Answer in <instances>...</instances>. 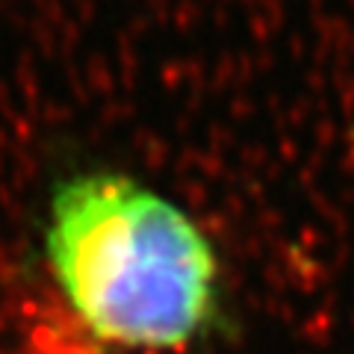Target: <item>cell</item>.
Listing matches in <instances>:
<instances>
[{"label": "cell", "instance_id": "obj_1", "mask_svg": "<svg viewBox=\"0 0 354 354\" xmlns=\"http://www.w3.org/2000/svg\"><path fill=\"white\" fill-rule=\"evenodd\" d=\"M44 251L74 316L101 342L177 348L216 316L209 239L130 174L77 171L53 186Z\"/></svg>", "mask_w": 354, "mask_h": 354}]
</instances>
